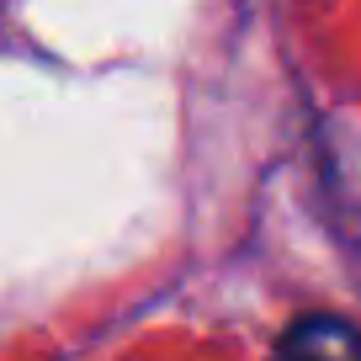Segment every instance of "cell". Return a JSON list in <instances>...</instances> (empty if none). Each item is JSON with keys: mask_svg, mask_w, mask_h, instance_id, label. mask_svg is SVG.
Returning a JSON list of instances; mask_svg holds the SVG:
<instances>
[{"mask_svg": "<svg viewBox=\"0 0 361 361\" xmlns=\"http://www.w3.org/2000/svg\"><path fill=\"white\" fill-rule=\"evenodd\" d=\"M276 350H298V356L303 350H345V356H361V329H350L335 314H303L276 340Z\"/></svg>", "mask_w": 361, "mask_h": 361, "instance_id": "6da1fadb", "label": "cell"}]
</instances>
